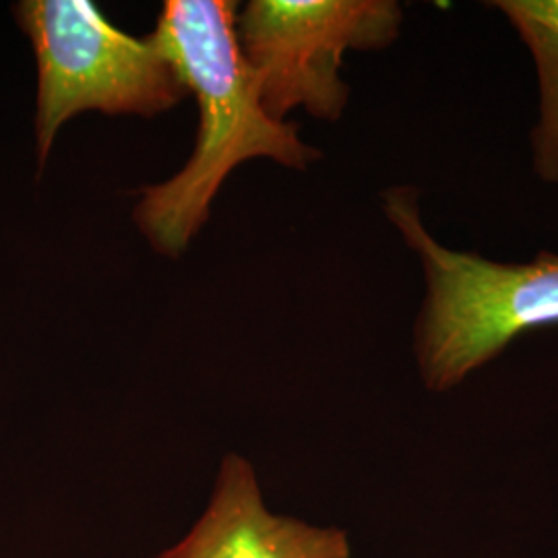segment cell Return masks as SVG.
Wrapping results in <instances>:
<instances>
[{"instance_id": "3", "label": "cell", "mask_w": 558, "mask_h": 558, "mask_svg": "<svg viewBox=\"0 0 558 558\" xmlns=\"http://www.w3.org/2000/svg\"><path fill=\"white\" fill-rule=\"evenodd\" d=\"M13 17L38 66L34 124L40 172L60 129L83 112L151 119L186 96L154 40L124 34L92 0H21Z\"/></svg>"}, {"instance_id": "2", "label": "cell", "mask_w": 558, "mask_h": 558, "mask_svg": "<svg viewBox=\"0 0 558 558\" xmlns=\"http://www.w3.org/2000/svg\"><path fill=\"white\" fill-rule=\"evenodd\" d=\"M383 211L418 257L424 300L414 325V354L428 391L447 393L515 339L558 325V255L502 263L456 251L430 234L416 189L383 193Z\"/></svg>"}, {"instance_id": "5", "label": "cell", "mask_w": 558, "mask_h": 558, "mask_svg": "<svg viewBox=\"0 0 558 558\" xmlns=\"http://www.w3.org/2000/svg\"><path fill=\"white\" fill-rule=\"evenodd\" d=\"M348 534L274 515L253 465L226 456L211 500L193 530L158 558H350Z\"/></svg>"}, {"instance_id": "4", "label": "cell", "mask_w": 558, "mask_h": 558, "mask_svg": "<svg viewBox=\"0 0 558 558\" xmlns=\"http://www.w3.org/2000/svg\"><path fill=\"white\" fill-rule=\"evenodd\" d=\"M401 21L393 0H251L236 15V38L269 117L302 108L338 122L350 100L343 54L391 46Z\"/></svg>"}, {"instance_id": "6", "label": "cell", "mask_w": 558, "mask_h": 558, "mask_svg": "<svg viewBox=\"0 0 558 558\" xmlns=\"http://www.w3.org/2000/svg\"><path fill=\"white\" fill-rule=\"evenodd\" d=\"M493 7L513 25L530 50L538 77V120L532 161L539 180L558 184V0H497Z\"/></svg>"}, {"instance_id": "1", "label": "cell", "mask_w": 558, "mask_h": 558, "mask_svg": "<svg viewBox=\"0 0 558 558\" xmlns=\"http://www.w3.org/2000/svg\"><path fill=\"white\" fill-rule=\"evenodd\" d=\"M234 0H168L149 36L199 106L195 149L172 179L141 189L133 211L145 239L179 259L209 221L211 203L240 163L257 158L306 170L319 149L267 114L257 75L240 52Z\"/></svg>"}]
</instances>
